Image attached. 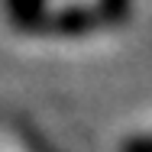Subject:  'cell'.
I'll list each match as a JSON object with an SVG mask.
<instances>
[{
  "label": "cell",
  "instance_id": "obj_1",
  "mask_svg": "<svg viewBox=\"0 0 152 152\" xmlns=\"http://www.w3.org/2000/svg\"><path fill=\"white\" fill-rule=\"evenodd\" d=\"M7 10H10V16L16 20V23H32L36 16H39V10H42V0H7Z\"/></svg>",
  "mask_w": 152,
  "mask_h": 152
},
{
  "label": "cell",
  "instance_id": "obj_2",
  "mask_svg": "<svg viewBox=\"0 0 152 152\" xmlns=\"http://www.w3.org/2000/svg\"><path fill=\"white\" fill-rule=\"evenodd\" d=\"M123 152H152V136H146V139H133V142H126V146H123Z\"/></svg>",
  "mask_w": 152,
  "mask_h": 152
}]
</instances>
